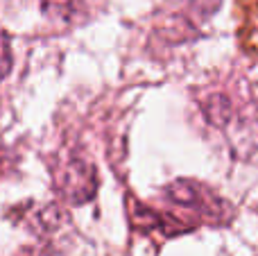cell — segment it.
<instances>
[{
    "mask_svg": "<svg viewBox=\"0 0 258 256\" xmlns=\"http://www.w3.org/2000/svg\"><path fill=\"white\" fill-rule=\"evenodd\" d=\"M0 166H3V161H0Z\"/></svg>",
    "mask_w": 258,
    "mask_h": 256,
    "instance_id": "cell-5",
    "label": "cell"
},
{
    "mask_svg": "<svg viewBox=\"0 0 258 256\" xmlns=\"http://www.w3.org/2000/svg\"><path fill=\"white\" fill-rule=\"evenodd\" d=\"M165 200L174 209H181L192 220L206 222V225H227L233 218V209L224 198H220L213 188L206 184H200L195 179H177L165 188Z\"/></svg>",
    "mask_w": 258,
    "mask_h": 256,
    "instance_id": "cell-1",
    "label": "cell"
},
{
    "mask_svg": "<svg viewBox=\"0 0 258 256\" xmlns=\"http://www.w3.org/2000/svg\"><path fill=\"white\" fill-rule=\"evenodd\" d=\"M102 7L104 0H41V9L45 16L61 25L89 23Z\"/></svg>",
    "mask_w": 258,
    "mask_h": 256,
    "instance_id": "cell-3",
    "label": "cell"
},
{
    "mask_svg": "<svg viewBox=\"0 0 258 256\" xmlns=\"http://www.w3.org/2000/svg\"><path fill=\"white\" fill-rule=\"evenodd\" d=\"M54 188L66 202L86 204L98 190V172L91 161L80 154H71L54 168Z\"/></svg>",
    "mask_w": 258,
    "mask_h": 256,
    "instance_id": "cell-2",
    "label": "cell"
},
{
    "mask_svg": "<svg viewBox=\"0 0 258 256\" xmlns=\"http://www.w3.org/2000/svg\"><path fill=\"white\" fill-rule=\"evenodd\" d=\"M12 41H9V34L0 27V82L9 75L12 71Z\"/></svg>",
    "mask_w": 258,
    "mask_h": 256,
    "instance_id": "cell-4",
    "label": "cell"
}]
</instances>
